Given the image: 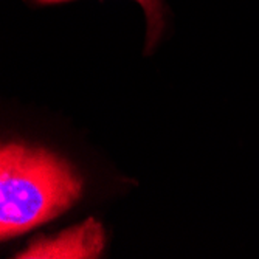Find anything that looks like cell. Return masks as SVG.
<instances>
[{
    "instance_id": "1",
    "label": "cell",
    "mask_w": 259,
    "mask_h": 259,
    "mask_svg": "<svg viewBox=\"0 0 259 259\" xmlns=\"http://www.w3.org/2000/svg\"><path fill=\"white\" fill-rule=\"evenodd\" d=\"M82 180L65 158L44 148L5 143L0 152V238L50 222L81 196Z\"/></svg>"
},
{
    "instance_id": "3",
    "label": "cell",
    "mask_w": 259,
    "mask_h": 259,
    "mask_svg": "<svg viewBox=\"0 0 259 259\" xmlns=\"http://www.w3.org/2000/svg\"><path fill=\"white\" fill-rule=\"evenodd\" d=\"M39 5H52V4H62L70 0H34ZM143 8L148 20V36H146V52L149 53L155 44L158 42L163 28H164V8L161 0H137Z\"/></svg>"
},
{
    "instance_id": "2",
    "label": "cell",
    "mask_w": 259,
    "mask_h": 259,
    "mask_svg": "<svg viewBox=\"0 0 259 259\" xmlns=\"http://www.w3.org/2000/svg\"><path fill=\"white\" fill-rule=\"evenodd\" d=\"M106 244V234L95 219H87L58 236H40L20 251L16 257L22 259H92L98 257Z\"/></svg>"
}]
</instances>
